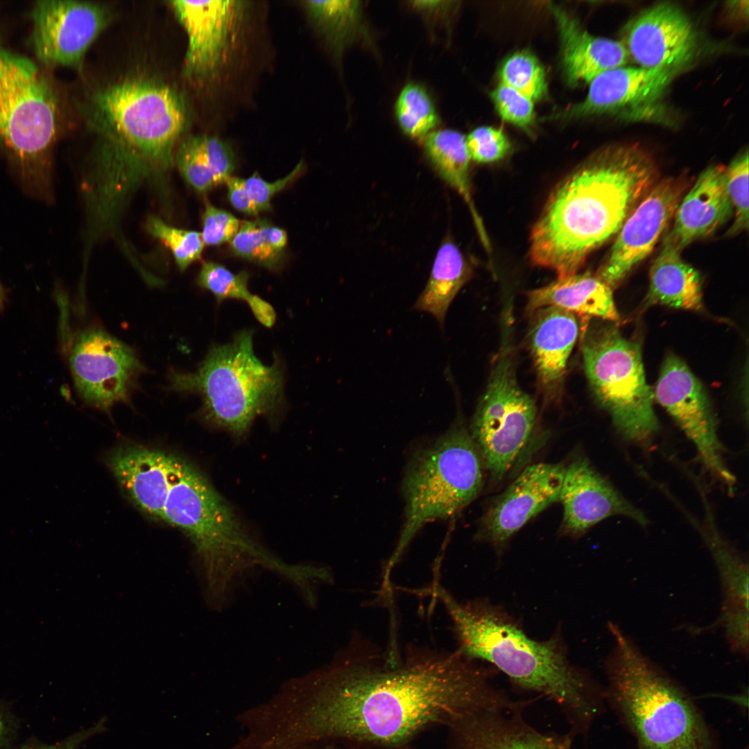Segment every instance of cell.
Returning a JSON list of instances; mask_svg holds the SVG:
<instances>
[{"label":"cell","mask_w":749,"mask_h":749,"mask_svg":"<svg viewBox=\"0 0 749 749\" xmlns=\"http://www.w3.org/2000/svg\"><path fill=\"white\" fill-rule=\"evenodd\" d=\"M17 732V723L10 712L0 704V749L11 743Z\"/></svg>","instance_id":"bcb514c9"},{"label":"cell","mask_w":749,"mask_h":749,"mask_svg":"<svg viewBox=\"0 0 749 749\" xmlns=\"http://www.w3.org/2000/svg\"><path fill=\"white\" fill-rule=\"evenodd\" d=\"M390 657L361 640L337 657L313 709L317 732L399 748L432 727L449 729L510 703L489 671L458 651L408 649L399 660Z\"/></svg>","instance_id":"6da1fadb"},{"label":"cell","mask_w":749,"mask_h":749,"mask_svg":"<svg viewBox=\"0 0 749 749\" xmlns=\"http://www.w3.org/2000/svg\"><path fill=\"white\" fill-rule=\"evenodd\" d=\"M173 456L139 447L116 451L110 458L115 477L134 503L148 516L162 520L170 488Z\"/></svg>","instance_id":"cb8c5ba5"},{"label":"cell","mask_w":749,"mask_h":749,"mask_svg":"<svg viewBox=\"0 0 749 749\" xmlns=\"http://www.w3.org/2000/svg\"><path fill=\"white\" fill-rule=\"evenodd\" d=\"M68 360L80 397L106 413L118 403H130L146 370L132 347L98 327L78 332Z\"/></svg>","instance_id":"4fadbf2b"},{"label":"cell","mask_w":749,"mask_h":749,"mask_svg":"<svg viewBox=\"0 0 749 749\" xmlns=\"http://www.w3.org/2000/svg\"><path fill=\"white\" fill-rule=\"evenodd\" d=\"M702 499L704 520L701 524H693L710 551L719 574L723 598L721 619L748 616V561L723 537L703 494Z\"/></svg>","instance_id":"83f0119b"},{"label":"cell","mask_w":749,"mask_h":749,"mask_svg":"<svg viewBox=\"0 0 749 749\" xmlns=\"http://www.w3.org/2000/svg\"><path fill=\"white\" fill-rule=\"evenodd\" d=\"M656 167L637 144H612L590 156L550 195L531 232L529 257L558 278L577 273L618 233L655 184Z\"/></svg>","instance_id":"7a4b0ae2"},{"label":"cell","mask_w":749,"mask_h":749,"mask_svg":"<svg viewBox=\"0 0 749 749\" xmlns=\"http://www.w3.org/2000/svg\"><path fill=\"white\" fill-rule=\"evenodd\" d=\"M252 336V330H242L229 343L212 346L194 372L171 369L168 375L169 389L198 394L204 420L236 438L247 433L257 416L272 417L284 399L279 361L263 364Z\"/></svg>","instance_id":"52a82bcc"},{"label":"cell","mask_w":749,"mask_h":749,"mask_svg":"<svg viewBox=\"0 0 749 749\" xmlns=\"http://www.w3.org/2000/svg\"><path fill=\"white\" fill-rule=\"evenodd\" d=\"M4 302H5V293H4V291H3V289L2 286L0 284V310H1L3 308Z\"/></svg>","instance_id":"7dc6e473"},{"label":"cell","mask_w":749,"mask_h":749,"mask_svg":"<svg viewBox=\"0 0 749 749\" xmlns=\"http://www.w3.org/2000/svg\"><path fill=\"white\" fill-rule=\"evenodd\" d=\"M688 183L668 178L655 184L626 218L606 260L595 274L611 289L653 250L673 218Z\"/></svg>","instance_id":"2e32d148"},{"label":"cell","mask_w":749,"mask_h":749,"mask_svg":"<svg viewBox=\"0 0 749 749\" xmlns=\"http://www.w3.org/2000/svg\"><path fill=\"white\" fill-rule=\"evenodd\" d=\"M426 155L439 175L467 203L483 245L488 239L473 203L470 182V160L466 138L451 129L431 131L424 137Z\"/></svg>","instance_id":"f1b7e54d"},{"label":"cell","mask_w":749,"mask_h":749,"mask_svg":"<svg viewBox=\"0 0 749 749\" xmlns=\"http://www.w3.org/2000/svg\"><path fill=\"white\" fill-rule=\"evenodd\" d=\"M146 229L171 250L181 272L200 259L205 246L200 232L178 228L153 215L148 217Z\"/></svg>","instance_id":"e575fe53"},{"label":"cell","mask_w":749,"mask_h":749,"mask_svg":"<svg viewBox=\"0 0 749 749\" xmlns=\"http://www.w3.org/2000/svg\"><path fill=\"white\" fill-rule=\"evenodd\" d=\"M565 466L526 467L482 517L478 537L499 549L531 519L560 500Z\"/></svg>","instance_id":"ac0fdd59"},{"label":"cell","mask_w":749,"mask_h":749,"mask_svg":"<svg viewBox=\"0 0 749 749\" xmlns=\"http://www.w3.org/2000/svg\"><path fill=\"white\" fill-rule=\"evenodd\" d=\"M470 159L478 163H491L503 159L510 151V144L500 128L481 126L466 138Z\"/></svg>","instance_id":"ab89813d"},{"label":"cell","mask_w":749,"mask_h":749,"mask_svg":"<svg viewBox=\"0 0 749 749\" xmlns=\"http://www.w3.org/2000/svg\"><path fill=\"white\" fill-rule=\"evenodd\" d=\"M649 277L644 307L662 304L696 311L703 309L700 274L682 259L680 251L665 239L651 264Z\"/></svg>","instance_id":"4316f807"},{"label":"cell","mask_w":749,"mask_h":749,"mask_svg":"<svg viewBox=\"0 0 749 749\" xmlns=\"http://www.w3.org/2000/svg\"><path fill=\"white\" fill-rule=\"evenodd\" d=\"M249 275L245 271L234 273L223 265L213 261L205 262L196 278L197 284L216 298L218 303L233 299L246 301Z\"/></svg>","instance_id":"8d00e7d4"},{"label":"cell","mask_w":749,"mask_h":749,"mask_svg":"<svg viewBox=\"0 0 749 749\" xmlns=\"http://www.w3.org/2000/svg\"><path fill=\"white\" fill-rule=\"evenodd\" d=\"M546 307L612 322L619 320L612 289L596 275L587 272L557 278L528 293L527 309L529 312L533 313Z\"/></svg>","instance_id":"484cf974"},{"label":"cell","mask_w":749,"mask_h":749,"mask_svg":"<svg viewBox=\"0 0 749 749\" xmlns=\"http://www.w3.org/2000/svg\"><path fill=\"white\" fill-rule=\"evenodd\" d=\"M559 501L563 506V530L567 534H582L612 516H624L642 526L648 523L644 514L583 457L565 466Z\"/></svg>","instance_id":"ffe728a7"},{"label":"cell","mask_w":749,"mask_h":749,"mask_svg":"<svg viewBox=\"0 0 749 749\" xmlns=\"http://www.w3.org/2000/svg\"><path fill=\"white\" fill-rule=\"evenodd\" d=\"M175 166L184 180L199 193L218 185L200 135H189L180 141L175 154Z\"/></svg>","instance_id":"d590c367"},{"label":"cell","mask_w":749,"mask_h":749,"mask_svg":"<svg viewBox=\"0 0 749 749\" xmlns=\"http://www.w3.org/2000/svg\"><path fill=\"white\" fill-rule=\"evenodd\" d=\"M246 302L260 323L268 328L274 325L276 321V313L270 304L252 293Z\"/></svg>","instance_id":"f6af8a7d"},{"label":"cell","mask_w":749,"mask_h":749,"mask_svg":"<svg viewBox=\"0 0 749 749\" xmlns=\"http://www.w3.org/2000/svg\"><path fill=\"white\" fill-rule=\"evenodd\" d=\"M727 192L733 209L734 223L728 231L733 236L748 227V153L743 151L725 168Z\"/></svg>","instance_id":"74e56055"},{"label":"cell","mask_w":749,"mask_h":749,"mask_svg":"<svg viewBox=\"0 0 749 749\" xmlns=\"http://www.w3.org/2000/svg\"><path fill=\"white\" fill-rule=\"evenodd\" d=\"M499 77L501 84L508 86L533 101L546 93L547 84L543 67L537 58L527 51L516 52L501 63Z\"/></svg>","instance_id":"d6a6232c"},{"label":"cell","mask_w":749,"mask_h":749,"mask_svg":"<svg viewBox=\"0 0 749 749\" xmlns=\"http://www.w3.org/2000/svg\"><path fill=\"white\" fill-rule=\"evenodd\" d=\"M188 39L184 76L200 85L223 79L239 46L249 1H171Z\"/></svg>","instance_id":"7c38bea8"},{"label":"cell","mask_w":749,"mask_h":749,"mask_svg":"<svg viewBox=\"0 0 749 749\" xmlns=\"http://www.w3.org/2000/svg\"><path fill=\"white\" fill-rule=\"evenodd\" d=\"M549 7L556 21L561 66L568 85L589 83L599 75L626 64L629 56L621 42L592 35L566 10L555 4Z\"/></svg>","instance_id":"603a6c76"},{"label":"cell","mask_w":749,"mask_h":749,"mask_svg":"<svg viewBox=\"0 0 749 749\" xmlns=\"http://www.w3.org/2000/svg\"><path fill=\"white\" fill-rule=\"evenodd\" d=\"M162 520L189 537L199 558L212 572L222 599L250 569L263 567L285 577L291 571V565L277 558L250 535L232 506L195 467L175 456Z\"/></svg>","instance_id":"8992f818"},{"label":"cell","mask_w":749,"mask_h":749,"mask_svg":"<svg viewBox=\"0 0 749 749\" xmlns=\"http://www.w3.org/2000/svg\"><path fill=\"white\" fill-rule=\"evenodd\" d=\"M31 17L34 53L48 67H79L110 19L104 6L73 0L37 1Z\"/></svg>","instance_id":"9a60e30c"},{"label":"cell","mask_w":749,"mask_h":749,"mask_svg":"<svg viewBox=\"0 0 749 749\" xmlns=\"http://www.w3.org/2000/svg\"><path fill=\"white\" fill-rule=\"evenodd\" d=\"M423 593L445 606L460 653L489 662L516 687L553 700L572 730L587 732L599 713L604 691L571 663L560 632L544 640L532 638L499 605L488 599L459 602L439 583Z\"/></svg>","instance_id":"3957f363"},{"label":"cell","mask_w":749,"mask_h":749,"mask_svg":"<svg viewBox=\"0 0 749 749\" xmlns=\"http://www.w3.org/2000/svg\"><path fill=\"white\" fill-rule=\"evenodd\" d=\"M201 233L205 245L218 246L230 242L239 230L240 221L231 213L207 203L202 216Z\"/></svg>","instance_id":"60d3db41"},{"label":"cell","mask_w":749,"mask_h":749,"mask_svg":"<svg viewBox=\"0 0 749 749\" xmlns=\"http://www.w3.org/2000/svg\"><path fill=\"white\" fill-rule=\"evenodd\" d=\"M106 723L107 721L104 717L92 725L82 728L55 743L46 744L33 741L24 743L21 749H79L87 740L105 732Z\"/></svg>","instance_id":"7bdbcfd3"},{"label":"cell","mask_w":749,"mask_h":749,"mask_svg":"<svg viewBox=\"0 0 749 749\" xmlns=\"http://www.w3.org/2000/svg\"><path fill=\"white\" fill-rule=\"evenodd\" d=\"M725 168L708 166L684 196L665 239L679 251L716 231L733 215L725 184Z\"/></svg>","instance_id":"7402d4cb"},{"label":"cell","mask_w":749,"mask_h":749,"mask_svg":"<svg viewBox=\"0 0 749 749\" xmlns=\"http://www.w3.org/2000/svg\"><path fill=\"white\" fill-rule=\"evenodd\" d=\"M481 460L471 434L462 426L451 428L413 456L403 482L405 522L383 583H390L393 568L421 527L456 514L478 496L483 486Z\"/></svg>","instance_id":"9c48e42d"},{"label":"cell","mask_w":749,"mask_h":749,"mask_svg":"<svg viewBox=\"0 0 749 749\" xmlns=\"http://www.w3.org/2000/svg\"><path fill=\"white\" fill-rule=\"evenodd\" d=\"M395 114L403 132L412 138L424 137L438 125V116L427 91L410 83L400 92Z\"/></svg>","instance_id":"1f68e13d"},{"label":"cell","mask_w":749,"mask_h":749,"mask_svg":"<svg viewBox=\"0 0 749 749\" xmlns=\"http://www.w3.org/2000/svg\"><path fill=\"white\" fill-rule=\"evenodd\" d=\"M628 56L640 67L676 72L692 61L697 36L686 14L677 6L662 3L642 12L623 31Z\"/></svg>","instance_id":"e0dca14e"},{"label":"cell","mask_w":749,"mask_h":749,"mask_svg":"<svg viewBox=\"0 0 749 749\" xmlns=\"http://www.w3.org/2000/svg\"><path fill=\"white\" fill-rule=\"evenodd\" d=\"M303 6L317 31L338 53L361 32L362 6L359 1L308 0L303 1Z\"/></svg>","instance_id":"4dcf8cb0"},{"label":"cell","mask_w":749,"mask_h":749,"mask_svg":"<svg viewBox=\"0 0 749 749\" xmlns=\"http://www.w3.org/2000/svg\"><path fill=\"white\" fill-rule=\"evenodd\" d=\"M530 332V345L539 381L549 391L557 390L578 335L576 315L546 307L537 309Z\"/></svg>","instance_id":"d4e9b609"},{"label":"cell","mask_w":749,"mask_h":749,"mask_svg":"<svg viewBox=\"0 0 749 749\" xmlns=\"http://www.w3.org/2000/svg\"><path fill=\"white\" fill-rule=\"evenodd\" d=\"M58 114L47 77L0 37V148L22 189L33 198L52 192Z\"/></svg>","instance_id":"ba28073f"},{"label":"cell","mask_w":749,"mask_h":749,"mask_svg":"<svg viewBox=\"0 0 749 749\" xmlns=\"http://www.w3.org/2000/svg\"><path fill=\"white\" fill-rule=\"evenodd\" d=\"M470 276L471 268L458 248L451 241L444 243L413 309L430 313L442 327L451 302Z\"/></svg>","instance_id":"f546056e"},{"label":"cell","mask_w":749,"mask_h":749,"mask_svg":"<svg viewBox=\"0 0 749 749\" xmlns=\"http://www.w3.org/2000/svg\"><path fill=\"white\" fill-rule=\"evenodd\" d=\"M267 221L257 219L243 221L230 241L232 252L240 257L270 270L281 266L284 252L275 249L267 236Z\"/></svg>","instance_id":"836d02e7"},{"label":"cell","mask_w":749,"mask_h":749,"mask_svg":"<svg viewBox=\"0 0 749 749\" xmlns=\"http://www.w3.org/2000/svg\"><path fill=\"white\" fill-rule=\"evenodd\" d=\"M673 74L666 69L640 67L623 66L608 70L589 83L583 101L557 117L574 119L601 114L639 116L657 105Z\"/></svg>","instance_id":"d6986e66"},{"label":"cell","mask_w":749,"mask_h":749,"mask_svg":"<svg viewBox=\"0 0 749 749\" xmlns=\"http://www.w3.org/2000/svg\"><path fill=\"white\" fill-rule=\"evenodd\" d=\"M605 661V695L639 749H715L702 716L684 690L617 625Z\"/></svg>","instance_id":"5b68a950"},{"label":"cell","mask_w":749,"mask_h":749,"mask_svg":"<svg viewBox=\"0 0 749 749\" xmlns=\"http://www.w3.org/2000/svg\"><path fill=\"white\" fill-rule=\"evenodd\" d=\"M653 395L694 445L705 469L733 492L735 477L725 463L709 398L699 380L675 354H669L663 362Z\"/></svg>","instance_id":"5bb4252c"},{"label":"cell","mask_w":749,"mask_h":749,"mask_svg":"<svg viewBox=\"0 0 749 749\" xmlns=\"http://www.w3.org/2000/svg\"><path fill=\"white\" fill-rule=\"evenodd\" d=\"M499 116L506 121L526 131L535 119L533 101L519 92L500 84L491 93Z\"/></svg>","instance_id":"f35d334b"},{"label":"cell","mask_w":749,"mask_h":749,"mask_svg":"<svg viewBox=\"0 0 749 749\" xmlns=\"http://www.w3.org/2000/svg\"><path fill=\"white\" fill-rule=\"evenodd\" d=\"M225 184L229 201L235 209L250 216L259 214L245 188L243 178L231 176Z\"/></svg>","instance_id":"ee69618b"},{"label":"cell","mask_w":749,"mask_h":749,"mask_svg":"<svg viewBox=\"0 0 749 749\" xmlns=\"http://www.w3.org/2000/svg\"><path fill=\"white\" fill-rule=\"evenodd\" d=\"M86 112L99 138L109 141L149 184H166L178 144L192 119L182 93L155 80H127L94 90Z\"/></svg>","instance_id":"277c9868"},{"label":"cell","mask_w":749,"mask_h":749,"mask_svg":"<svg viewBox=\"0 0 749 749\" xmlns=\"http://www.w3.org/2000/svg\"><path fill=\"white\" fill-rule=\"evenodd\" d=\"M585 333L584 368L595 396L624 438L648 441L660 425L640 344L624 337L614 325L589 326Z\"/></svg>","instance_id":"30bf717a"},{"label":"cell","mask_w":749,"mask_h":749,"mask_svg":"<svg viewBox=\"0 0 749 749\" xmlns=\"http://www.w3.org/2000/svg\"><path fill=\"white\" fill-rule=\"evenodd\" d=\"M536 408L519 386L510 350L503 345L471 426V436L493 481L510 470L534 429Z\"/></svg>","instance_id":"8fae6325"},{"label":"cell","mask_w":749,"mask_h":749,"mask_svg":"<svg viewBox=\"0 0 749 749\" xmlns=\"http://www.w3.org/2000/svg\"><path fill=\"white\" fill-rule=\"evenodd\" d=\"M303 167V161L301 160L287 175L272 182L264 180L257 172L243 179L245 188L257 212L259 213L270 209V201L273 196L293 182L300 175Z\"/></svg>","instance_id":"b9f144b4"},{"label":"cell","mask_w":749,"mask_h":749,"mask_svg":"<svg viewBox=\"0 0 749 749\" xmlns=\"http://www.w3.org/2000/svg\"><path fill=\"white\" fill-rule=\"evenodd\" d=\"M522 708L491 710L449 728L447 749H571V734L539 732L524 721Z\"/></svg>","instance_id":"44dd1931"}]
</instances>
